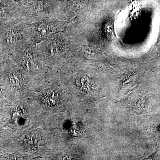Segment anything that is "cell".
<instances>
[{"label": "cell", "mask_w": 160, "mask_h": 160, "mask_svg": "<svg viewBox=\"0 0 160 160\" xmlns=\"http://www.w3.org/2000/svg\"><path fill=\"white\" fill-rule=\"evenodd\" d=\"M9 80L10 83L13 86H18L21 82V78L19 75L16 73L12 72L10 75Z\"/></svg>", "instance_id": "obj_2"}, {"label": "cell", "mask_w": 160, "mask_h": 160, "mask_svg": "<svg viewBox=\"0 0 160 160\" xmlns=\"http://www.w3.org/2000/svg\"><path fill=\"white\" fill-rule=\"evenodd\" d=\"M6 13V9L2 5H0V17H2Z\"/></svg>", "instance_id": "obj_3"}, {"label": "cell", "mask_w": 160, "mask_h": 160, "mask_svg": "<svg viewBox=\"0 0 160 160\" xmlns=\"http://www.w3.org/2000/svg\"><path fill=\"white\" fill-rule=\"evenodd\" d=\"M55 18L45 19L32 23L28 27L29 40L37 44L55 33L61 31V21Z\"/></svg>", "instance_id": "obj_1"}]
</instances>
